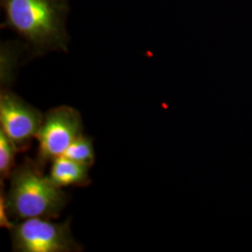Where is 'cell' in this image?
<instances>
[{
  "instance_id": "cell-5",
  "label": "cell",
  "mask_w": 252,
  "mask_h": 252,
  "mask_svg": "<svg viewBox=\"0 0 252 252\" xmlns=\"http://www.w3.org/2000/svg\"><path fill=\"white\" fill-rule=\"evenodd\" d=\"M44 115L9 89H1V130L15 145L19 153L26 152L36 138Z\"/></svg>"
},
{
  "instance_id": "cell-8",
  "label": "cell",
  "mask_w": 252,
  "mask_h": 252,
  "mask_svg": "<svg viewBox=\"0 0 252 252\" xmlns=\"http://www.w3.org/2000/svg\"><path fill=\"white\" fill-rule=\"evenodd\" d=\"M63 156L90 168L95 162L93 139L90 136L82 134L73 141Z\"/></svg>"
},
{
  "instance_id": "cell-1",
  "label": "cell",
  "mask_w": 252,
  "mask_h": 252,
  "mask_svg": "<svg viewBox=\"0 0 252 252\" xmlns=\"http://www.w3.org/2000/svg\"><path fill=\"white\" fill-rule=\"evenodd\" d=\"M5 14L2 28L22 37L32 57L67 52L68 0H1Z\"/></svg>"
},
{
  "instance_id": "cell-3",
  "label": "cell",
  "mask_w": 252,
  "mask_h": 252,
  "mask_svg": "<svg viewBox=\"0 0 252 252\" xmlns=\"http://www.w3.org/2000/svg\"><path fill=\"white\" fill-rule=\"evenodd\" d=\"M70 222V220L54 222L42 218L14 222L9 230L12 252H82L83 248L73 237Z\"/></svg>"
},
{
  "instance_id": "cell-7",
  "label": "cell",
  "mask_w": 252,
  "mask_h": 252,
  "mask_svg": "<svg viewBox=\"0 0 252 252\" xmlns=\"http://www.w3.org/2000/svg\"><path fill=\"white\" fill-rule=\"evenodd\" d=\"M20 50L13 43H2L1 45V89H9L14 81L15 71L18 64Z\"/></svg>"
},
{
  "instance_id": "cell-6",
  "label": "cell",
  "mask_w": 252,
  "mask_h": 252,
  "mask_svg": "<svg viewBox=\"0 0 252 252\" xmlns=\"http://www.w3.org/2000/svg\"><path fill=\"white\" fill-rule=\"evenodd\" d=\"M48 178L55 186L61 189L70 186L88 187L92 184L89 167L63 155L55 158L52 162Z\"/></svg>"
},
{
  "instance_id": "cell-4",
  "label": "cell",
  "mask_w": 252,
  "mask_h": 252,
  "mask_svg": "<svg viewBox=\"0 0 252 252\" xmlns=\"http://www.w3.org/2000/svg\"><path fill=\"white\" fill-rule=\"evenodd\" d=\"M83 134L80 112L68 106L50 109L36 135L38 147L34 162L40 171L55 158L62 156L73 141Z\"/></svg>"
},
{
  "instance_id": "cell-9",
  "label": "cell",
  "mask_w": 252,
  "mask_h": 252,
  "mask_svg": "<svg viewBox=\"0 0 252 252\" xmlns=\"http://www.w3.org/2000/svg\"><path fill=\"white\" fill-rule=\"evenodd\" d=\"M19 153L17 148L9 137L0 129V179L3 181L10 178L15 165V155Z\"/></svg>"
},
{
  "instance_id": "cell-10",
  "label": "cell",
  "mask_w": 252,
  "mask_h": 252,
  "mask_svg": "<svg viewBox=\"0 0 252 252\" xmlns=\"http://www.w3.org/2000/svg\"><path fill=\"white\" fill-rule=\"evenodd\" d=\"M14 225V222L11 221L8 213V208L6 204V194L3 189V184H1L0 189V226L4 227L8 230H10L12 226Z\"/></svg>"
},
{
  "instance_id": "cell-2",
  "label": "cell",
  "mask_w": 252,
  "mask_h": 252,
  "mask_svg": "<svg viewBox=\"0 0 252 252\" xmlns=\"http://www.w3.org/2000/svg\"><path fill=\"white\" fill-rule=\"evenodd\" d=\"M9 180L6 204L13 222L32 218L57 219L70 200L28 157L14 168Z\"/></svg>"
}]
</instances>
